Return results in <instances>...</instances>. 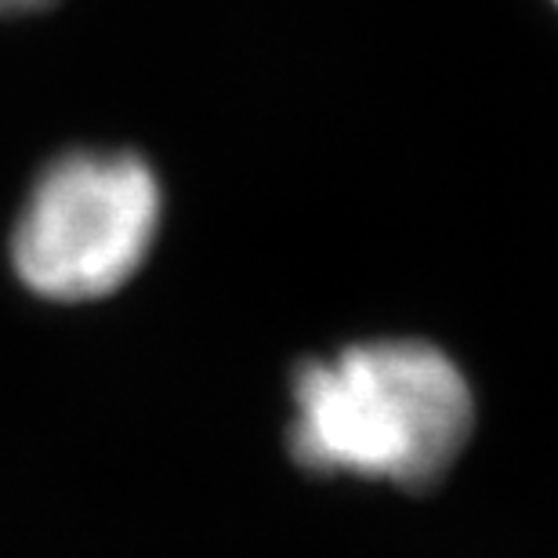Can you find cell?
Listing matches in <instances>:
<instances>
[{
	"mask_svg": "<svg viewBox=\"0 0 558 558\" xmlns=\"http://www.w3.org/2000/svg\"><path fill=\"white\" fill-rule=\"evenodd\" d=\"M555 8H558V0H555Z\"/></svg>",
	"mask_w": 558,
	"mask_h": 558,
	"instance_id": "obj_4",
	"label": "cell"
},
{
	"mask_svg": "<svg viewBox=\"0 0 558 558\" xmlns=\"http://www.w3.org/2000/svg\"><path fill=\"white\" fill-rule=\"evenodd\" d=\"M160 182L128 149H73L33 182L11 262L33 294L92 301L128 283L160 232Z\"/></svg>",
	"mask_w": 558,
	"mask_h": 558,
	"instance_id": "obj_2",
	"label": "cell"
},
{
	"mask_svg": "<svg viewBox=\"0 0 558 558\" xmlns=\"http://www.w3.org/2000/svg\"><path fill=\"white\" fill-rule=\"evenodd\" d=\"M290 450L308 472H349L424 489L457 461L475 403L450 355L374 341L305 363L294 381Z\"/></svg>",
	"mask_w": 558,
	"mask_h": 558,
	"instance_id": "obj_1",
	"label": "cell"
},
{
	"mask_svg": "<svg viewBox=\"0 0 558 558\" xmlns=\"http://www.w3.org/2000/svg\"><path fill=\"white\" fill-rule=\"evenodd\" d=\"M59 0H0V15L15 19V15H37V11L54 8Z\"/></svg>",
	"mask_w": 558,
	"mask_h": 558,
	"instance_id": "obj_3",
	"label": "cell"
}]
</instances>
